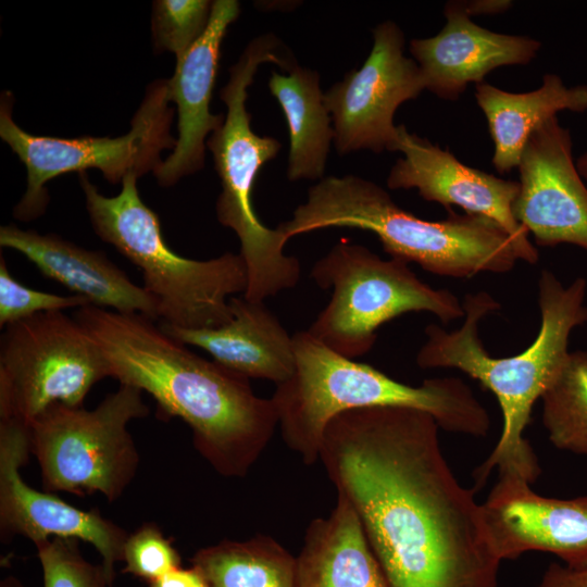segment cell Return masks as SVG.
I'll list each match as a JSON object with an SVG mask.
<instances>
[{
	"mask_svg": "<svg viewBox=\"0 0 587 587\" xmlns=\"http://www.w3.org/2000/svg\"><path fill=\"white\" fill-rule=\"evenodd\" d=\"M439 428L412 408L346 411L327 424L319 461L389 587H497L482 507L448 465Z\"/></svg>",
	"mask_w": 587,
	"mask_h": 587,
	"instance_id": "cell-1",
	"label": "cell"
},
{
	"mask_svg": "<svg viewBox=\"0 0 587 587\" xmlns=\"http://www.w3.org/2000/svg\"><path fill=\"white\" fill-rule=\"evenodd\" d=\"M108 376L149 394L161 416L179 417L201 457L224 477H245L270 444L277 412L249 378L209 361L141 314L86 305L74 312Z\"/></svg>",
	"mask_w": 587,
	"mask_h": 587,
	"instance_id": "cell-2",
	"label": "cell"
},
{
	"mask_svg": "<svg viewBox=\"0 0 587 587\" xmlns=\"http://www.w3.org/2000/svg\"><path fill=\"white\" fill-rule=\"evenodd\" d=\"M586 290L584 277L564 286L551 271H541L539 333L524 351L512 357H491L480 340V322L500 308L487 291L465 295L464 321L459 329L448 332L435 323L425 328L426 341L416 354V364L422 369H458L490 390L500 404L502 432L491 453L474 471L475 490L483 487L495 467L498 476H517L529 484L538 478V459L524 430L536 400L566 363L572 330L587 323Z\"/></svg>",
	"mask_w": 587,
	"mask_h": 587,
	"instance_id": "cell-3",
	"label": "cell"
},
{
	"mask_svg": "<svg viewBox=\"0 0 587 587\" xmlns=\"http://www.w3.org/2000/svg\"><path fill=\"white\" fill-rule=\"evenodd\" d=\"M296 369L271 397L286 446L304 464L319 461L324 430L336 415L372 407H404L430 414L439 427L484 437L490 428L486 408L458 377L425 379L419 386L346 358L308 330L294 335Z\"/></svg>",
	"mask_w": 587,
	"mask_h": 587,
	"instance_id": "cell-4",
	"label": "cell"
},
{
	"mask_svg": "<svg viewBox=\"0 0 587 587\" xmlns=\"http://www.w3.org/2000/svg\"><path fill=\"white\" fill-rule=\"evenodd\" d=\"M328 227L374 233L390 258L439 275L469 278L505 273L520 260L510 236L491 220L450 213L426 221L400 208L380 186L357 175L327 176L311 186L305 202L276 227L288 240Z\"/></svg>",
	"mask_w": 587,
	"mask_h": 587,
	"instance_id": "cell-5",
	"label": "cell"
},
{
	"mask_svg": "<svg viewBox=\"0 0 587 587\" xmlns=\"http://www.w3.org/2000/svg\"><path fill=\"white\" fill-rule=\"evenodd\" d=\"M272 62L290 72L296 65L291 51L273 34L252 39L229 67V79L220 91L226 105L222 125L207 140L222 191L215 204L218 222L235 232L248 284L242 295L250 301H263L297 285L301 265L285 253L288 239L277 229L266 227L252 203V189L261 167L274 159L280 142L260 136L251 128L247 110L248 88L259 66Z\"/></svg>",
	"mask_w": 587,
	"mask_h": 587,
	"instance_id": "cell-6",
	"label": "cell"
},
{
	"mask_svg": "<svg viewBox=\"0 0 587 587\" xmlns=\"http://www.w3.org/2000/svg\"><path fill=\"white\" fill-rule=\"evenodd\" d=\"M78 177L95 233L140 270L160 324L200 329L229 322V299L243 295L248 284L239 253L209 260L175 253L165 242L158 215L141 200L134 173L113 197L101 193L86 172Z\"/></svg>",
	"mask_w": 587,
	"mask_h": 587,
	"instance_id": "cell-7",
	"label": "cell"
},
{
	"mask_svg": "<svg viewBox=\"0 0 587 587\" xmlns=\"http://www.w3.org/2000/svg\"><path fill=\"white\" fill-rule=\"evenodd\" d=\"M311 277L333 294L307 330L349 359L367 353L378 327L403 313L429 312L445 324L464 316L457 296L422 282L408 262L346 240L314 263Z\"/></svg>",
	"mask_w": 587,
	"mask_h": 587,
	"instance_id": "cell-8",
	"label": "cell"
},
{
	"mask_svg": "<svg viewBox=\"0 0 587 587\" xmlns=\"http://www.w3.org/2000/svg\"><path fill=\"white\" fill-rule=\"evenodd\" d=\"M14 98L3 91L0 98V137L18 157L27 171V187L13 208L16 220L28 222L41 216L49 204L46 184L71 172L99 170L103 177L117 184L130 173L138 177L154 171L161 152L174 149L171 134L174 109L170 107L166 79L150 83L130 121V129L111 138L82 136L59 138L36 136L13 120Z\"/></svg>",
	"mask_w": 587,
	"mask_h": 587,
	"instance_id": "cell-9",
	"label": "cell"
},
{
	"mask_svg": "<svg viewBox=\"0 0 587 587\" xmlns=\"http://www.w3.org/2000/svg\"><path fill=\"white\" fill-rule=\"evenodd\" d=\"M142 391L129 385L95 409L55 404L30 424V452L46 491L118 499L134 479L139 455L127 425L148 415Z\"/></svg>",
	"mask_w": 587,
	"mask_h": 587,
	"instance_id": "cell-10",
	"label": "cell"
},
{
	"mask_svg": "<svg viewBox=\"0 0 587 587\" xmlns=\"http://www.w3.org/2000/svg\"><path fill=\"white\" fill-rule=\"evenodd\" d=\"M105 361L88 333L63 311L4 327L0 339V420L30 424L55 404L83 407Z\"/></svg>",
	"mask_w": 587,
	"mask_h": 587,
	"instance_id": "cell-11",
	"label": "cell"
},
{
	"mask_svg": "<svg viewBox=\"0 0 587 587\" xmlns=\"http://www.w3.org/2000/svg\"><path fill=\"white\" fill-rule=\"evenodd\" d=\"M372 34L373 47L362 66L346 73L342 80L324 92L339 154L361 149L391 151L397 128L395 112L425 89L420 66L404 55L401 28L385 21Z\"/></svg>",
	"mask_w": 587,
	"mask_h": 587,
	"instance_id": "cell-12",
	"label": "cell"
},
{
	"mask_svg": "<svg viewBox=\"0 0 587 587\" xmlns=\"http://www.w3.org/2000/svg\"><path fill=\"white\" fill-rule=\"evenodd\" d=\"M30 453V427L0 420V532L7 540L22 535L35 545L52 537L91 544L102 558L111 579L114 564L123 561L129 536L98 510H82L46 491L28 486L20 474Z\"/></svg>",
	"mask_w": 587,
	"mask_h": 587,
	"instance_id": "cell-13",
	"label": "cell"
},
{
	"mask_svg": "<svg viewBox=\"0 0 587 587\" xmlns=\"http://www.w3.org/2000/svg\"><path fill=\"white\" fill-rule=\"evenodd\" d=\"M400 151L387 177L389 189H416L427 200L448 210L452 205L465 213L485 216L499 225L512 239L519 259L529 264L539 260L528 233L513 214L519 182L508 180L463 164L452 152L428 139L396 128L390 152Z\"/></svg>",
	"mask_w": 587,
	"mask_h": 587,
	"instance_id": "cell-14",
	"label": "cell"
},
{
	"mask_svg": "<svg viewBox=\"0 0 587 587\" xmlns=\"http://www.w3.org/2000/svg\"><path fill=\"white\" fill-rule=\"evenodd\" d=\"M572 147L570 130L557 116L530 135L516 167L513 214L538 246L571 243L587 251V186Z\"/></svg>",
	"mask_w": 587,
	"mask_h": 587,
	"instance_id": "cell-15",
	"label": "cell"
},
{
	"mask_svg": "<svg viewBox=\"0 0 587 587\" xmlns=\"http://www.w3.org/2000/svg\"><path fill=\"white\" fill-rule=\"evenodd\" d=\"M527 480L498 476L482 507L490 546L502 560L549 552L564 564H587V496L557 499L535 492Z\"/></svg>",
	"mask_w": 587,
	"mask_h": 587,
	"instance_id": "cell-16",
	"label": "cell"
},
{
	"mask_svg": "<svg viewBox=\"0 0 587 587\" xmlns=\"http://www.w3.org/2000/svg\"><path fill=\"white\" fill-rule=\"evenodd\" d=\"M240 14L236 0H215L203 35L176 61L167 82L170 102L175 103L178 122L175 148L161 161L153 174L162 187H171L180 178L204 166L208 136L223 123L224 116L210 112L221 45L228 26Z\"/></svg>",
	"mask_w": 587,
	"mask_h": 587,
	"instance_id": "cell-17",
	"label": "cell"
},
{
	"mask_svg": "<svg viewBox=\"0 0 587 587\" xmlns=\"http://www.w3.org/2000/svg\"><path fill=\"white\" fill-rule=\"evenodd\" d=\"M446 24L429 38L410 41V53L420 66L425 89L444 100L455 101L471 83L494 70L528 64L539 51V40L495 33L475 24L461 1L444 7Z\"/></svg>",
	"mask_w": 587,
	"mask_h": 587,
	"instance_id": "cell-18",
	"label": "cell"
},
{
	"mask_svg": "<svg viewBox=\"0 0 587 587\" xmlns=\"http://www.w3.org/2000/svg\"><path fill=\"white\" fill-rule=\"evenodd\" d=\"M0 246L22 253L39 272L90 305L157 321L154 299L134 284L104 252L79 247L55 234L10 224L0 227Z\"/></svg>",
	"mask_w": 587,
	"mask_h": 587,
	"instance_id": "cell-19",
	"label": "cell"
},
{
	"mask_svg": "<svg viewBox=\"0 0 587 587\" xmlns=\"http://www.w3.org/2000/svg\"><path fill=\"white\" fill-rule=\"evenodd\" d=\"M229 307L232 319L216 327L187 329L159 325L171 337L201 348L215 362L239 375L276 385L288 380L296 369L294 336L263 301L232 297Z\"/></svg>",
	"mask_w": 587,
	"mask_h": 587,
	"instance_id": "cell-20",
	"label": "cell"
},
{
	"mask_svg": "<svg viewBox=\"0 0 587 587\" xmlns=\"http://www.w3.org/2000/svg\"><path fill=\"white\" fill-rule=\"evenodd\" d=\"M297 560V587H389L347 499L308 526Z\"/></svg>",
	"mask_w": 587,
	"mask_h": 587,
	"instance_id": "cell-21",
	"label": "cell"
},
{
	"mask_svg": "<svg viewBox=\"0 0 587 587\" xmlns=\"http://www.w3.org/2000/svg\"><path fill=\"white\" fill-rule=\"evenodd\" d=\"M475 99L483 111L494 142L492 165L503 174L517 167L530 135L561 111H587V85L566 86L552 73L541 86L527 92H509L488 83L475 85Z\"/></svg>",
	"mask_w": 587,
	"mask_h": 587,
	"instance_id": "cell-22",
	"label": "cell"
},
{
	"mask_svg": "<svg viewBox=\"0 0 587 587\" xmlns=\"http://www.w3.org/2000/svg\"><path fill=\"white\" fill-rule=\"evenodd\" d=\"M268 88L288 125V179L321 180L334 141V128L320 87V74L297 64L287 75L273 72Z\"/></svg>",
	"mask_w": 587,
	"mask_h": 587,
	"instance_id": "cell-23",
	"label": "cell"
},
{
	"mask_svg": "<svg viewBox=\"0 0 587 587\" xmlns=\"http://www.w3.org/2000/svg\"><path fill=\"white\" fill-rule=\"evenodd\" d=\"M208 587H297V560L276 539H224L190 559Z\"/></svg>",
	"mask_w": 587,
	"mask_h": 587,
	"instance_id": "cell-24",
	"label": "cell"
},
{
	"mask_svg": "<svg viewBox=\"0 0 587 587\" xmlns=\"http://www.w3.org/2000/svg\"><path fill=\"white\" fill-rule=\"evenodd\" d=\"M542 424L551 444L587 457V352H570L561 373L545 391Z\"/></svg>",
	"mask_w": 587,
	"mask_h": 587,
	"instance_id": "cell-25",
	"label": "cell"
},
{
	"mask_svg": "<svg viewBox=\"0 0 587 587\" xmlns=\"http://www.w3.org/2000/svg\"><path fill=\"white\" fill-rule=\"evenodd\" d=\"M213 1L155 0L152 3L151 35L158 52L170 51L180 60L205 32Z\"/></svg>",
	"mask_w": 587,
	"mask_h": 587,
	"instance_id": "cell-26",
	"label": "cell"
},
{
	"mask_svg": "<svg viewBox=\"0 0 587 587\" xmlns=\"http://www.w3.org/2000/svg\"><path fill=\"white\" fill-rule=\"evenodd\" d=\"M43 573V587H112L104 566L88 562L75 538L52 537L35 545Z\"/></svg>",
	"mask_w": 587,
	"mask_h": 587,
	"instance_id": "cell-27",
	"label": "cell"
},
{
	"mask_svg": "<svg viewBox=\"0 0 587 587\" xmlns=\"http://www.w3.org/2000/svg\"><path fill=\"white\" fill-rule=\"evenodd\" d=\"M123 561L125 562L123 573L132 574L148 583L182 566L180 555L173 546V539L166 537L152 522L142 524L129 534L123 550Z\"/></svg>",
	"mask_w": 587,
	"mask_h": 587,
	"instance_id": "cell-28",
	"label": "cell"
},
{
	"mask_svg": "<svg viewBox=\"0 0 587 587\" xmlns=\"http://www.w3.org/2000/svg\"><path fill=\"white\" fill-rule=\"evenodd\" d=\"M90 305L77 295H57L24 286L10 273L5 259L0 257V326L5 327L33 315L78 309Z\"/></svg>",
	"mask_w": 587,
	"mask_h": 587,
	"instance_id": "cell-29",
	"label": "cell"
},
{
	"mask_svg": "<svg viewBox=\"0 0 587 587\" xmlns=\"http://www.w3.org/2000/svg\"><path fill=\"white\" fill-rule=\"evenodd\" d=\"M538 587H587V564L571 566L551 563L545 571Z\"/></svg>",
	"mask_w": 587,
	"mask_h": 587,
	"instance_id": "cell-30",
	"label": "cell"
},
{
	"mask_svg": "<svg viewBox=\"0 0 587 587\" xmlns=\"http://www.w3.org/2000/svg\"><path fill=\"white\" fill-rule=\"evenodd\" d=\"M149 587H208V585L196 567L180 566L150 582Z\"/></svg>",
	"mask_w": 587,
	"mask_h": 587,
	"instance_id": "cell-31",
	"label": "cell"
},
{
	"mask_svg": "<svg viewBox=\"0 0 587 587\" xmlns=\"http://www.w3.org/2000/svg\"><path fill=\"white\" fill-rule=\"evenodd\" d=\"M465 12L475 15H495L509 10L513 2L510 0H472L461 1Z\"/></svg>",
	"mask_w": 587,
	"mask_h": 587,
	"instance_id": "cell-32",
	"label": "cell"
},
{
	"mask_svg": "<svg viewBox=\"0 0 587 587\" xmlns=\"http://www.w3.org/2000/svg\"><path fill=\"white\" fill-rule=\"evenodd\" d=\"M576 167L582 178L587 184V151L577 159Z\"/></svg>",
	"mask_w": 587,
	"mask_h": 587,
	"instance_id": "cell-33",
	"label": "cell"
},
{
	"mask_svg": "<svg viewBox=\"0 0 587 587\" xmlns=\"http://www.w3.org/2000/svg\"><path fill=\"white\" fill-rule=\"evenodd\" d=\"M0 587H25L17 578L14 576H7L1 580Z\"/></svg>",
	"mask_w": 587,
	"mask_h": 587,
	"instance_id": "cell-34",
	"label": "cell"
}]
</instances>
